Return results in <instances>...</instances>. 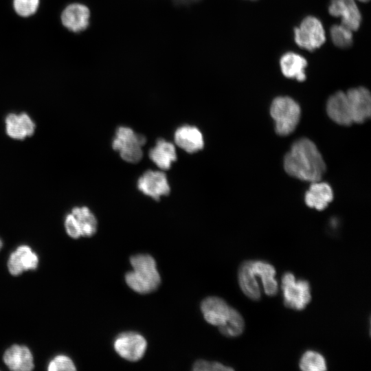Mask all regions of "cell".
Wrapping results in <instances>:
<instances>
[{
    "label": "cell",
    "mask_w": 371,
    "mask_h": 371,
    "mask_svg": "<svg viewBox=\"0 0 371 371\" xmlns=\"http://www.w3.org/2000/svg\"><path fill=\"white\" fill-rule=\"evenodd\" d=\"M284 167L289 175L311 183L320 181L326 170L321 153L315 144L306 138L293 143L284 157Z\"/></svg>",
    "instance_id": "obj_1"
},
{
    "label": "cell",
    "mask_w": 371,
    "mask_h": 371,
    "mask_svg": "<svg viewBox=\"0 0 371 371\" xmlns=\"http://www.w3.org/2000/svg\"><path fill=\"white\" fill-rule=\"evenodd\" d=\"M133 271L125 276L128 286L134 291L146 294L156 290L161 282L154 258L148 254H137L130 259Z\"/></svg>",
    "instance_id": "obj_2"
},
{
    "label": "cell",
    "mask_w": 371,
    "mask_h": 371,
    "mask_svg": "<svg viewBox=\"0 0 371 371\" xmlns=\"http://www.w3.org/2000/svg\"><path fill=\"white\" fill-rule=\"evenodd\" d=\"M270 114L275 122L276 132L280 135H287L296 128L300 118L299 104L291 98L279 96L271 105Z\"/></svg>",
    "instance_id": "obj_3"
},
{
    "label": "cell",
    "mask_w": 371,
    "mask_h": 371,
    "mask_svg": "<svg viewBox=\"0 0 371 371\" xmlns=\"http://www.w3.org/2000/svg\"><path fill=\"white\" fill-rule=\"evenodd\" d=\"M146 142V139L143 135L135 133L129 127L120 126L116 130L112 147L119 152L123 160L135 164L143 157L142 147Z\"/></svg>",
    "instance_id": "obj_4"
},
{
    "label": "cell",
    "mask_w": 371,
    "mask_h": 371,
    "mask_svg": "<svg viewBox=\"0 0 371 371\" xmlns=\"http://www.w3.org/2000/svg\"><path fill=\"white\" fill-rule=\"evenodd\" d=\"M294 40L301 48L314 51L326 41V32L321 21L313 16L303 19L294 29Z\"/></svg>",
    "instance_id": "obj_5"
},
{
    "label": "cell",
    "mask_w": 371,
    "mask_h": 371,
    "mask_svg": "<svg viewBox=\"0 0 371 371\" xmlns=\"http://www.w3.org/2000/svg\"><path fill=\"white\" fill-rule=\"evenodd\" d=\"M281 286L283 291L284 304L289 308L302 310L311 301L309 283L303 280L296 281L291 273L287 272L283 275Z\"/></svg>",
    "instance_id": "obj_6"
},
{
    "label": "cell",
    "mask_w": 371,
    "mask_h": 371,
    "mask_svg": "<svg viewBox=\"0 0 371 371\" xmlns=\"http://www.w3.org/2000/svg\"><path fill=\"white\" fill-rule=\"evenodd\" d=\"M65 227L67 234L73 238L90 237L96 232L97 220L87 207H75L66 216Z\"/></svg>",
    "instance_id": "obj_7"
},
{
    "label": "cell",
    "mask_w": 371,
    "mask_h": 371,
    "mask_svg": "<svg viewBox=\"0 0 371 371\" xmlns=\"http://www.w3.org/2000/svg\"><path fill=\"white\" fill-rule=\"evenodd\" d=\"M113 346L120 357L128 361H136L144 356L147 343L140 334L135 332H125L115 338Z\"/></svg>",
    "instance_id": "obj_8"
},
{
    "label": "cell",
    "mask_w": 371,
    "mask_h": 371,
    "mask_svg": "<svg viewBox=\"0 0 371 371\" xmlns=\"http://www.w3.org/2000/svg\"><path fill=\"white\" fill-rule=\"evenodd\" d=\"M352 123L361 124L371 114V95L365 87L352 88L346 92Z\"/></svg>",
    "instance_id": "obj_9"
},
{
    "label": "cell",
    "mask_w": 371,
    "mask_h": 371,
    "mask_svg": "<svg viewBox=\"0 0 371 371\" xmlns=\"http://www.w3.org/2000/svg\"><path fill=\"white\" fill-rule=\"evenodd\" d=\"M137 188L145 195L155 201L162 196H167L170 188L166 174L162 171L148 170L137 181Z\"/></svg>",
    "instance_id": "obj_10"
},
{
    "label": "cell",
    "mask_w": 371,
    "mask_h": 371,
    "mask_svg": "<svg viewBox=\"0 0 371 371\" xmlns=\"http://www.w3.org/2000/svg\"><path fill=\"white\" fill-rule=\"evenodd\" d=\"M329 14L341 19V24L352 31L357 30L361 23V14L355 0H330Z\"/></svg>",
    "instance_id": "obj_11"
},
{
    "label": "cell",
    "mask_w": 371,
    "mask_h": 371,
    "mask_svg": "<svg viewBox=\"0 0 371 371\" xmlns=\"http://www.w3.org/2000/svg\"><path fill=\"white\" fill-rule=\"evenodd\" d=\"M201 308L206 322L218 327L227 321L232 309L224 300L214 296L205 298Z\"/></svg>",
    "instance_id": "obj_12"
},
{
    "label": "cell",
    "mask_w": 371,
    "mask_h": 371,
    "mask_svg": "<svg viewBox=\"0 0 371 371\" xmlns=\"http://www.w3.org/2000/svg\"><path fill=\"white\" fill-rule=\"evenodd\" d=\"M38 258L27 245H21L13 251L8 261V269L13 276H19L25 271L36 269Z\"/></svg>",
    "instance_id": "obj_13"
},
{
    "label": "cell",
    "mask_w": 371,
    "mask_h": 371,
    "mask_svg": "<svg viewBox=\"0 0 371 371\" xmlns=\"http://www.w3.org/2000/svg\"><path fill=\"white\" fill-rule=\"evenodd\" d=\"M5 124L7 135L15 139H23L31 136L36 128L35 123L26 113L8 114Z\"/></svg>",
    "instance_id": "obj_14"
},
{
    "label": "cell",
    "mask_w": 371,
    "mask_h": 371,
    "mask_svg": "<svg viewBox=\"0 0 371 371\" xmlns=\"http://www.w3.org/2000/svg\"><path fill=\"white\" fill-rule=\"evenodd\" d=\"M3 359L11 370L30 371L34 367L32 352L25 346L12 345L5 351Z\"/></svg>",
    "instance_id": "obj_15"
},
{
    "label": "cell",
    "mask_w": 371,
    "mask_h": 371,
    "mask_svg": "<svg viewBox=\"0 0 371 371\" xmlns=\"http://www.w3.org/2000/svg\"><path fill=\"white\" fill-rule=\"evenodd\" d=\"M89 8L80 3L69 5L61 15V21L64 26L75 32L85 30L89 25Z\"/></svg>",
    "instance_id": "obj_16"
},
{
    "label": "cell",
    "mask_w": 371,
    "mask_h": 371,
    "mask_svg": "<svg viewBox=\"0 0 371 371\" xmlns=\"http://www.w3.org/2000/svg\"><path fill=\"white\" fill-rule=\"evenodd\" d=\"M175 144L188 153H194L203 149V137L198 128L183 125L179 127L174 135Z\"/></svg>",
    "instance_id": "obj_17"
},
{
    "label": "cell",
    "mask_w": 371,
    "mask_h": 371,
    "mask_svg": "<svg viewBox=\"0 0 371 371\" xmlns=\"http://www.w3.org/2000/svg\"><path fill=\"white\" fill-rule=\"evenodd\" d=\"M307 61L300 54L288 52L280 59V67L282 74L288 78L295 79L299 82L306 80V68Z\"/></svg>",
    "instance_id": "obj_18"
},
{
    "label": "cell",
    "mask_w": 371,
    "mask_h": 371,
    "mask_svg": "<svg viewBox=\"0 0 371 371\" xmlns=\"http://www.w3.org/2000/svg\"><path fill=\"white\" fill-rule=\"evenodd\" d=\"M326 111L331 120L337 124L349 126L352 124L346 93L337 91L327 102Z\"/></svg>",
    "instance_id": "obj_19"
},
{
    "label": "cell",
    "mask_w": 371,
    "mask_h": 371,
    "mask_svg": "<svg viewBox=\"0 0 371 371\" xmlns=\"http://www.w3.org/2000/svg\"><path fill=\"white\" fill-rule=\"evenodd\" d=\"M333 199L331 187L326 183L312 182L308 190L305 194V202L310 207L317 210H323Z\"/></svg>",
    "instance_id": "obj_20"
},
{
    "label": "cell",
    "mask_w": 371,
    "mask_h": 371,
    "mask_svg": "<svg viewBox=\"0 0 371 371\" xmlns=\"http://www.w3.org/2000/svg\"><path fill=\"white\" fill-rule=\"evenodd\" d=\"M149 157L158 168L168 170L177 160L175 145L164 139H158L155 146L149 151Z\"/></svg>",
    "instance_id": "obj_21"
},
{
    "label": "cell",
    "mask_w": 371,
    "mask_h": 371,
    "mask_svg": "<svg viewBox=\"0 0 371 371\" xmlns=\"http://www.w3.org/2000/svg\"><path fill=\"white\" fill-rule=\"evenodd\" d=\"M239 285L243 293L249 298L258 300L260 290L251 265V260L242 263L238 271Z\"/></svg>",
    "instance_id": "obj_22"
},
{
    "label": "cell",
    "mask_w": 371,
    "mask_h": 371,
    "mask_svg": "<svg viewBox=\"0 0 371 371\" xmlns=\"http://www.w3.org/2000/svg\"><path fill=\"white\" fill-rule=\"evenodd\" d=\"M252 268L255 273L262 279L265 293L270 296L278 292V283L275 280L276 270L274 267L264 261H252Z\"/></svg>",
    "instance_id": "obj_23"
},
{
    "label": "cell",
    "mask_w": 371,
    "mask_h": 371,
    "mask_svg": "<svg viewBox=\"0 0 371 371\" xmlns=\"http://www.w3.org/2000/svg\"><path fill=\"white\" fill-rule=\"evenodd\" d=\"M352 30L342 24L333 25L330 29V36L333 43L337 47H350L353 43Z\"/></svg>",
    "instance_id": "obj_24"
},
{
    "label": "cell",
    "mask_w": 371,
    "mask_h": 371,
    "mask_svg": "<svg viewBox=\"0 0 371 371\" xmlns=\"http://www.w3.org/2000/svg\"><path fill=\"white\" fill-rule=\"evenodd\" d=\"M245 327L244 320L241 315L235 309H231L230 315L225 324L219 327L220 332L228 337L240 335Z\"/></svg>",
    "instance_id": "obj_25"
},
{
    "label": "cell",
    "mask_w": 371,
    "mask_h": 371,
    "mask_svg": "<svg viewBox=\"0 0 371 371\" xmlns=\"http://www.w3.org/2000/svg\"><path fill=\"white\" fill-rule=\"evenodd\" d=\"M300 368L305 371H323L326 370V365L322 355L315 351L308 350L301 358Z\"/></svg>",
    "instance_id": "obj_26"
},
{
    "label": "cell",
    "mask_w": 371,
    "mask_h": 371,
    "mask_svg": "<svg viewBox=\"0 0 371 371\" xmlns=\"http://www.w3.org/2000/svg\"><path fill=\"white\" fill-rule=\"evenodd\" d=\"M39 0H14V8L21 16H29L34 14L38 8Z\"/></svg>",
    "instance_id": "obj_27"
},
{
    "label": "cell",
    "mask_w": 371,
    "mask_h": 371,
    "mask_svg": "<svg viewBox=\"0 0 371 371\" xmlns=\"http://www.w3.org/2000/svg\"><path fill=\"white\" fill-rule=\"evenodd\" d=\"M47 369L49 371L76 370V368L72 360L69 357L63 355L55 357L49 362Z\"/></svg>",
    "instance_id": "obj_28"
},
{
    "label": "cell",
    "mask_w": 371,
    "mask_h": 371,
    "mask_svg": "<svg viewBox=\"0 0 371 371\" xmlns=\"http://www.w3.org/2000/svg\"><path fill=\"white\" fill-rule=\"evenodd\" d=\"M194 371H229L233 368L227 367L218 362H210L205 360H198L193 365Z\"/></svg>",
    "instance_id": "obj_29"
},
{
    "label": "cell",
    "mask_w": 371,
    "mask_h": 371,
    "mask_svg": "<svg viewBox=\"0 0 371 371\" xmlns=\"http://www.w3.org/2000/svg\"><path fill=\"white\" fill-rule=\"evenodd\" d=\"M175 2L179 3V4H183V5H185V4H189V3H194V2H196L197 1H199V0H174Z\"/></svg>",
    "instance_id": "obj_30"
},
{
    "label": "cell",
    "mask_w": 371,
    "mask_h": 371,
    "mask_svg": "<svg viewBox=\"0 0 371 371\" xmlns=\"http://www.w3.org/2000/svg\"><path fill=\"white\" fill-rule=\"evenodd\" d=\"M357 1H359L360 2L366 3V2L369 1L370 0H357Z\"/></svg>",
    "instance_id": "obj_31"
},
{
    "label": "cell",
    "mask_w": 371,
    "mask_h": 371,
    "mask_svg": "<svg viewBox=\"0 0 371 371\" xmlns=\"http://www.w3.org/2000/svg\"><path fill=\"white\" fill-rule=\"evenodd\" d=\"M2 245H3V244H2V241H1V239H0V249H1V247H2Z\"/></svg>",
    "instance_id": "obj_32"
},
{
    "label": "cell",
    "mask_w": 371,
    "mask_h": 371,
    "mask_svg": "<svg viewBox=\"0 0 371 371\" xmlns=\"http://www.w3.org/2000/svg\"><path fill=\"white\" fill-rule=\"evenodd\" d=\"M252 1H254V0H252Z\"/></svg>",
    "instance_id": "obj_33"
}]
</instances>
